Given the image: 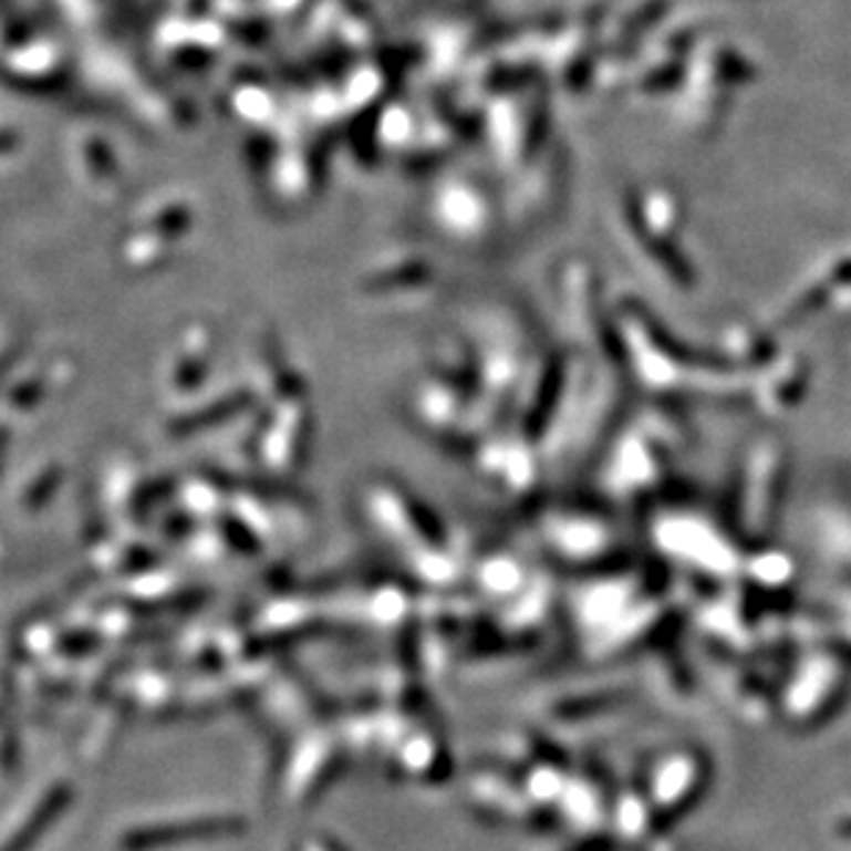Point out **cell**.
I'll return each instance as SVG.
<instances>
[{
	"label": "cell",
	"instance_id": "6da1fadb",
	"mask_svg": "<svg viewBox=\"0 0 851 851\" xmlns=\"http://www.w3.org/2000/svg\"><path fill=\"white\" fill-rule=\"evenodd\" d=\"M238 827H243V824H238L235 819H229V821L210 819V821H188V824L155 827V830L135 832L133 838H127L124 849L127 851H146V849L168 847V843H179V841H199V838L235 836V832H238Z\"/></svg>",
	"mask_w": 851,
	"mask_h": 851
}]
</instances>
